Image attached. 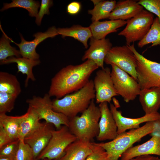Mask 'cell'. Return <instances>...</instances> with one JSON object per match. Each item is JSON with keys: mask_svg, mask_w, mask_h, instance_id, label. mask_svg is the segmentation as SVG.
Returning <instances> with one entry per match:
<instances>
[{"mask_svg": "<svg viewBox=\"0 0 160 160\" xmlns=\"http://www.w3.org/2000/svg\"><path fill=\"white\" fill-rule=\"evenodd\" d=\"M139 100L145 114L158 112L160 107V87L141 89Z\"/></svg>", "mask_w": 160, "mask_h": 160, "instance_id": "obj_20", "label": "cell"}, {"mask_svg": "<svg viewBox=\"0 0 160 160\" xmlns=\"http://www.w3.org/2000/svg\"><path fill=\"white\" fill-rule=\"evenodd\" d=\"M0 160H15L9 158L5 157H0Z\"/></svg>", "mask_w": 160, "mask_h": 160, "instance_id": "obj_40", "label": "cell"}, {"mask_svg": "<svg viewBox=\"0 0 160 160\" xmlns=\"http://www.w3.org/2000/svg\"><path fill=\"white\" fill-rule=\"evenodd\" d=\"M95 97L93 80L90 79L78 91L67 95L61 99L53 100V109L69 119L77 116L79 113H82L88 108Z\"/></svg>", "mask_w": 160, "mask_h": 160, "instance_id": "obj_3", "label": "cell"}, {"mask_svg": "<svg viewBox=\"0 0 160 160\" xmlns=\"http://www.w3.org/2000/svg\"><path fill=\"white\" fill-rule=\"evenodd\" d=\"M77 139L68 127L62 125L60 129L52 131L47 145L36 159L58 160L64 154L68 146Z\"/></svg>", "mask_w": 160, "mask_h": 160, "instance_id": "obj_6", "label": "cell"}, {"mask_svg": "<svg viewBox=\"0 0 160 160\" xmlns=\"http://www.w3.org/2000/svg\"><path fill=\"white\" fill-rule=\"evenodd\" d=\"M111 65V77L117 94L126 103L134 100L141 90L137 81L116 65Z\"/></svg>", "mask_w": 160, "mask_h": 160, "instance_id": "obj_9", "label": "cell"}, {"mask_svg": "<svg viewBox=\"0 0 160 160\" xmlns=\"http://www.w3.org/2000/svg\"><path fill=\"white\" fill-rule=\"evenodd\" d=\"M98 68L90 60L63 68L52 79L48 94L50 97L60 99L78 91L88 83L91 75Z\"/></svg>", "mask_w": 160, "mask_h": 160, "instance_id": "obj_1", "label": "cell"}, {"mask_svg": "<svg viewBox=\"0 0 160 160\" xmlns=\"http://www.w3.org/2000/svg\"><path fill=\"white\" fill-rule=\"evenodd\" d=\"M57 31L58 34L61 35L63 38H73L82 43L86 48L88 47V39L92 37L89 27H84L79 25H74L68 28H59Z\"/></svg>", "mask_w": 160, "mask_h": 160, "instance_id": "obj_24", "label": "cell"}, {"mask_svg": "<svg viewBox=\"0 0 160 160\" xmlns=\"http://www.w3.org/2000/svg\"><path fill=\"white\" fill-rule=\"evenodd\" d=\"M101 113L94 99L80 116L69 118L68 128L78 139L91 141L99 132V121Z\"/></svg>", "mask_w": 160, "mask_h": 160, "instance_id": "obj_4", "label": "cell"}, {"mask_svg": "<svg viewBox=\"0 0 160 160\" xmlns=\"http://www.w3.org/2000/svg\"><path fill=\"white\" fill-rule=\"evenodd\" d=\"M3 34L0 41V61L6 60L8 57L15 56L20 57L21 56L19 50L11 46L10 43L12 40L1 30Z\"/></svg>", "mask_w": 160, "mask_h": 160, "instance_id": "obj_30", "label": "cell"}, {"mask_svg": "<svg viewBox=\"0 0 160 160\" xmlns=\"http://www.w3.org/2000/svg\"><path fill=\"white\" fill-rule=\"evenodd\" d=\"M12 63L17 64V73L21 72L27 76L25 81V87H27L29 79L33 81L36 80L35 78L33 72V68L40 63L39 60H33L28 58L17 57L14 56L8 57L6 60L0 61L1 64H8Z\"/></svg>", "mask_w": 160, "mask_h": 160, "instance_id": "obj_22", "label": "cell"}, {"mask_svg": "<svg viewBox=\"0 0 160 160\" xmlns=\"http://www.w3.org/2000/svg\"><path fill=\"white\" fill-rule=\"evenodd\" d=\"M17 96L3 92H0V114L10 112L13 109Z\"/></svg>", "mask_w": 160, "mask_h": 160, "instance_id": "obj_31", "label": "cell"}, {"mask_svg": "<svg viewBox=\"0 0 160 160\" xmlns=\"http://www.w3.org/2000/svg\"><path fill=\"white\" fill-rule=\"evenodd\" d=\"M143 7L138 1L126 0L116 2L111 13L109 20H126L134 17L144 9Z\"/></svg>", "mask_w": 160, "mask_h": 160, "instance_id": "obj_18", "label": "cell"}, {"mask_svg": "<svg viewBox=\"0 0 160 160\" xmlns=\"http://www.w3.org/2000/svg\"><path fill=\"white\" fill-rule=\"evenodd\" d=\"M153 14L146 10L127 20L125 27L118 33L125 38L126 45L140 41L147 34L154 20Z\"/></svg>", "mask_w": 160, "mask_h": 160, "instance_id": "obj_7", "label": "cell"}, {"mask_svg": "<svg viewBox=\"0 0 160 160\" xmlns=\"http://www.w3.org/2000/svg\"><path fill=\"white\" fill-rule=\"evenodd\" d=\"M1 11L14 7L22 8L27 10L29 15L36 17L38 13V9L40 7L39 1L33 0H13L10 3H4Z\"/></svg>", "mask_w": 160, "mask_h": 160, "instance_id": "obj_29", "label": "cell"}, {"mask_svg": "<svg viewBox=\"0 0 160 160\" xmlns=\"http://www.w3.org/2000/svg\"><path fill=\"white\" fill-rule=\"evenodd\" d=\"M89 48L86 50L81 60H90L98 67L103 68L104 60L107 53L112 47L109 39H97L92 37L90 39Z\"/></svg>", "mask_w": 160, "mask_h": 160, "instance_id": "obj_16", "label": "cell"}, {"mask_svg": "<svg viewBox=\"0 0 160 160\" xmlns=\"http://www.w3.org/2000/svg\"><path fill=\"white\" fill-rule=\"evenodd\" d=\"M101 117L99 121V132L97 140L103 141L112 140L117 136V128L113 115L108 108V103L104 102L99 104Z\"/></svg>", "mask_w": 160, "mask_h": 160, "instance_id": "obj_15", "label": "cell"}, {"mask_svg": "<svg viewBox=\"0 0 160 160\" xmlns=\"http://www.w3.org/2000/svg\"><path fill=\"white\" fill-rule=\"evenodd\" d=\"M92 152L85 160H111L105 150L98 143H94Z\"/></svg>", "mask_w": 160, "mask_h": 160, "instance_id": "obj_34", "label": "cell"}, {"mask_svg": "<svg viewBox=\"0 0 160 160\" xmlns=\"http://www.w3.org/2000/svg\"><path fill=\"white\" fill-rule=\"evenodd\" d=\"M34 160H38L37 159H34ZM44 160H48V159H44Z\"/></svg>", "mask_w": 160, "mask_h": 160, "instance_id": "obj_41", "label": "cell"}, {"mask_svg": "<svg viewBox=\"0 0 160 160\" xmlns=\"http://www.w3.org/2000/svg\"><path fill=\"white\" fill-rule=\"evenodd\" d=\"M37 114L30 105L26 113L23 115L20 122L18 138L24 141L25 137L41 124Z\"/></svg>", "mask_w": 160, "mask_h": 160, "instance_id": "obj_23", "label": "cell"}, {"mask_svg": "<svg viewBox=\"0 0 160 160\" xmlns=\"http://www.w3.org/2000/svg\"><path fill=\"white\" fill-rule=\"evenodd\" d=\"M59 35L57 29L55 26L49 28L44 32H38L33 35L35 38L32 41L25 40L22 35L20 34L21 42L17 44L14 42L19 48L21 56L33 60H39V55L36 51V48L38 45L41 42L48 38H53Z\"/></svg>", "mask_w": 160, "mask_h": 160, "instance_id": "obj_14", "label": "cell"}, {"mask_svg": "<svg viewBox=\"0 0 160 160\" xmlns=\"http://www.w3.org/2000/svg\"><path fill=\"white\" fill-rule=\"evenodd\" d=\"M137 60V81L141 89L160 87V63L145 57L136 50L134 43L128 46Z\"/></svg>", "mask_w": 160, "mask_h": 160, "instance_id": "obj_5", "label": "cell"}, {"mask_svg": "<svg viewBox=\"0 0 160 160\" xmlns=\"http://www.w3.org/2000/svg\"><path fill=\"white\" fill-rule=\"evenodd\" d=\"M160 131V119L148 121L141 127L118 134L111 141L98 143L106 151L111 160H118L127 150L148 135Z\"/></svg>", "mask_w": 160, "mask_h": 160, "instance_id": "obj_2", "label": "cell"}, {"mask_svg": "<svg viewBox=\"0 0 160 160\" xmlns=\"http://www.w3.org/2000/svg\"><path fill=\"white\" fill-rule=\"evenodd\" d=\"M111 72L110 68L106 67L96 73L93 82L97 103L104 102L110 103L112 98L118 95L113 85Z\"/></svg>", "mask_w": 160, "mask_h": 160, "instance_id": "obj_11", "label": "cell"}, {"mask_svg": "<svg viewBox=\"0 0 160 160\" xmlns=\"http://www.w3.org/2000/svg\"><path fill=\"white\" fill-rule=\"evenodd\" d=\"M14 140L4 130L0 127V148Z\"/></svg>", "mask_w": 160, "mask_h": 160, "instance_id": "obj_38", "label": "cell"}, {"mask_svg": "<svg viewBox=\"0 0 160 160\" xmlns=\"http://www.w3.org/2000/svg\"><path fill=\"white\" fill-rule=\"evenodd\" d=\"M152 44L151 47L160 45V23L157 17L154 18L149 31L141 41L137 43L139 47Z\"/></svg>", "mask_w": 160, "mask_h": 160, "instance_id": "obj_28", "label": "cell"}, {"mask_svg": "<svg viewBox=\"0 0 160 160\" xmlns=\"http://www.w3.org/2000/svg\"><path fill=\"white\" fill-rule=\"evenodd\" d=\"M53 1L50 0H42L40 10L36 16L35 22L38 25H40L42 19L45 14H49V9L52 6Z\"/></svg>", "mask_w": 160, "mask_h": 160, "instance_id": "obj_36", "label": "cell"}, {"mask_svg": "<svg viewBox=\"0 0 160 160\" xmlns=\"http://www.w3.org/2000/svg\"><path fill=\"white\" fill-rule=\"evenodd\" d=\"M50 97L48 93L42 97L34 96L28 99L26 102L36 113L40 120L43 119L47 123L53 124L56 129H60L63 125L68 127L69 119L53 110Z\"/></svg>", "mask_w": 160, "mask_h": 160, "instance_id": "obj_8", "label": "cell"}, {"mask_svg": "<svg viewBox=\"0 0 160 160\" xmlns=\"http://www.w3.org/2000/svg\"><path fill=\"white\" fill-rule=\"evenodd\" d=\"M34 158L30 147L24 141L20 140L15 160H34Z\"/></svg>", "mask_w": 160, "mask_h": 160, "instance_id": "obj_33", "label": "cell"}, {"mask_svg": "<svg viewBox=\"0 0 160 160\" xmlns=\"http://www.w3.org/2000/svg\"><path fill=\"white\" fill-rule=\"evenodd\" d=\"M118 106L110 103V109L117 127L118 135L125 132L127 130L138 128L142 123L160 119V114L158 112L145 114L138 118L125 117L122 116L121 111L117 109Z\"/></svg>", "mask_w": 160, "mask_h": 160, "instance_id": "obj_13", "label": "cell"}, {"mask_svg": "<svg viewBox=\"0 0 160 160\" xmlns=\"http://www.w3.org/2000/svg\"><path fill=\"white\" fill-rule=\"evenodd\" d=\"M23 117V115L12 116L6 113L0 114V127L4 130L13 140L19 139V125Z\"/></svg>", "mask_w": 160, "mask_h": 160, "instance_id": "obj_27", "label": "cell"}, {"mask_svg": "<svg viewBox=\"0 0 160 160\" xmlns=\"http://www.w3.org/2000/svg\"><path fill=\"white\" fill-rule=\"evenodd\" d=\"M130 160H160V159L151 155H144L137 156Z\"/></svg>", "mask_w": 160, "mask_h": 160, "instance_id": "obj_39", "label": "cell"}, {"mask_svg": "<svg viewBox=\"0 0 160 160\" xmlns=\"http://www.w3.org/2000/svg\"><path fill=\"white\" fill-rule=\"evenodd\" d=\"M104 63L116 65L137 80V60L128 46L112 47L106 56Z\"/></svg>", "mask_w": 160, "mask_h": 160, "instance_id": "obj_10", "label": "cell"}, {"mask_svg": "<svg viewBox=\"0 0 160 160\" xmlns=\"http://www.w3.org/2000/svg\"><path fill=\"white\" fill-rule=\"evenodd\" d=\"M53 124L46 122L40 124L24 138V142L31 148L34 159H36L45 148L55 129Z\"/></svg>", "mask_w": 160, "mask_h": 160, "instance_id": "obj_12", "label": "cell"}, {"mask_svg": "<svg viewBox=\"0 0 160 160\" xmlns=\"http://www.w3.org/2000/svg\"><path fill=\"white\" fill-rule=\"evenodd\" d=\"M138 2L146 10L156 15L160 23V0H140Z\"/></svg>", "mask_w": 160, "mask_h": 160, "instance_id": "obj_35", "label": "cell"}, {"mask_svg": "<svg viewBox=\"0 0 160 160\" xmlns=\"http://www.w3.org/2000/svg\"><path fill=\"white\" fill-rule=\"evenodd\" d=\"M93 147V142L77 139L68 146L64 154L58 160H85Z\"/></svg>", "mask_w": 160, "mask_h": 160, "instance_id": "obj_19", "label": "cell"}, {"mask_svg": "<svg viewBox=\"0 0 160 160\" xmlns=\"http://www.w3.org/2000/svg\"><path fill=\"white\" fill-rule=\"evenodd\" d=\"M151 155L160 156V134L158 133L144 143L129 148L121 155L120 160H130L139 156Z\"/></svg>", "mask_w": 160, "mask_h": 160, "instance_id": "obj_17", "label": "cell"}, {"mask_svg": "<svg viewBox=\"0 0 160 160\" xmlns=\"http://www.w3.org/2000/svg\"><path fill=\"white\" fill-rule=\"evenodd\" d=\"M127 20H109L92 22L89 26L92 37L97 39L105 38L108 34L116 32L118 29L126 24Z\"/></svg>", "mask_w": 160, "mask_h": 160, "instance_id": "obj_21", "label": "cell"}, {"mask_svg": "<svg viewBox=\"0 0 160 160\" xmlns=\"http://www.w3.org/2000/svg\"><path fill=\"white\" fill-rule=\"evenodd\" d=\"M19 139L14 140L0 148V157H5L15 160L20 143Z\"/></svg>", "mask_w": 160, "mask_h": 160, "instance_id": "obj_32", "label": "cell"}, {"mask_svg": "<svg viewBox=\"0 0 160 160\" xmlns=\"http://www.w3.org/2000/svg\"><path fill=\"white\" fill-rule=\"evenodd\" d=\"M94 5V8L88 10V13L92 15V22L108 19L116 3L115 0H92Z\"/></svg>", "mask_w": 160, "mask_h": 160, "instance_id": "obj_25", "label": "cell"}, {"mask_svg": "<svg viewBox=\"0 0 160 160\" xmlns=\"http://www.w3.org/2000/svg\"><path fill=\"white\" fill-rule=\"evenodd\" d=\"M80 3L77 1H73L69 3L67 7V12L71 15H75L78 14L81 9Z\"/></svg>", "mask_w": 160, "mask_h": 160, "instance_id": "obj_37", "label": "cell"}, {"mask_svg": "<svg viewBox=\"0 0 160 160\" xmlns=\"http://www.w3.org/2000/svg\"><path fill=\"white\" fill-rule=\"evenodd\" d=\"M21 92L20 84L16 76L6 72H0V92L18 97Z\"/></svg>", "mask_w": 160, "mask_h": 160, "instance_id": "obj_26", "label": "cell"}]
</instances>
